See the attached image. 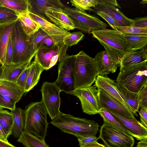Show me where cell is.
<instances>
[{"label": "cell", "instance_id": "1", "mask_svg": "<svg viewBox=\"0 0 147 147\" xmlns=\"http://www.w3.org/2000/svg\"><path fill=\"white\" fill-rule=\"evenodd\" d=\"M50 123L63 132L77 138L95 135L99 129L98 123L94 120L75 117L61 112Z\"/></svg>", "mask_w": 147, "mask_h": 147}, {"label": "cell", "instance_id": "2", "mask_svg": "<svg viewBox=\"0 0 147 147\" xmlns=\"http://www.w3.org/2000/svg\"><path fill=\"white\" fill-rule=\"evenodd\" d=\"M91 33L104 47L108 55L120 64L122 57L129 49L124 34L118 31L107 29Z\"/></svg>", "mask_w": 147, "mask_h": 147}, {"label": "cell", "instance_id": "3", "mask_svg": "<svg viewBox=\"0 0 147 147\" xmlns=\"http://www.w3.org/2000/svg\"><path fill=\"white\" fill-rule=\"evenodd\" d=\"M24 131L34 134L45 141L48 123L47 113L42 102H31L25 108Z\"/></svg>", "mask_w": 147, "mask_h": 147}, {"label": "cell", "instance_id": "4", "mask_svg": "<svg viewBox=\"0 0 147 147\" xmlns=\"http://www.w3.org/2000/svg\"><path fill=\"white\" fill-rule=\"evenodd\" d=\"M75 55L74 76L75 89L91 86L99 75L94 58L83 51Z\"/></svg>", "mask_w": 147, "mask_h": 147}, {"label": "cell", "instance_id": "5", "mask_svg": "<svg viewBox=\"0 0 147 147\" xmlns=\"http://www.w3.org/2000/svg\"><path fill=\"white\" fill-rule=\"evenodd\" d=\"M147 61L120 70L116 83L129 91L138 93L147 84Z\"/></svg>", "mask_w": 147, "mask_h": 147}, {"label": "cell", "instance_id": "6", "mask_svg": "<svg viewBox=\"0 0 147 147\" xmlns=\"http://www.w3.org/2000/svg\"><path fill=\"white\" fill-rule=\"evenodd\" d=\"M13 34V65L30 64L37 51L34 49L29 36L23 30L18 20L15 22Z\"/></svg>", "mask_w": 147, "mask_h": 147}, {"label": "cell", "instance_id": "7", "mask_svg": "<svg viewBox=\"0 0 147 147\" xmlns=\"http://www.w3.org/2000/svg\"><path fill=\"white\" fill-rule=\"evenodd\" d=\"M64 11L73 23L75 28L87 33L106 29L107 24L94 15L65 6Z\"/></svg>", "mask_w": 147, "mask_h": 147}, {"label": "cell", "instance_id": "8", "mask_svg": "<svg viewBox=\"0 0 147 147\" xmlns=\"http://www.w3.org/2000/svg\"><path fill=\"white\" fill-rule=\"evenodd\" d=\"M99 138L107 147H133L134 139L131 135L104 121Z\"/></svg>", "mask_w": 147, "mask_h": 147}, {"label": "cell", "instance_id": "9", "mask_svg": "<svg viewBox=\"0 0 147 147\" xmlns=\"http://www.w3.org/2000/svg\"><path fill=\"white\" fill-rule=\"evenodd\" d=\"M75 55L66 54L59 62L57 79L54 82L61 91L71 94L75 89L74 70Z\"/></svg>", "mask_w": 147, "mask_h": 147}, {"label": "cell", "instance_id": "10", "mask_svg": "<svg viewBox=\"0 0 147 147\" xmlns=\"http://www.w3.org/2000/svg\"><path fill=\"white\" fill-rule=\"evenodd\" d=\"M68 48L63 41L50 47L39 49L34 55V60L44 70H47L54 66L57 61H61L66 55Z\"/></svg>", "mask_w": 147, "mask_h": 147}, {"label": "cell", "instance_id": "11", "mask_svg": "<svg viewBox=\"0 0 147 147\" xmlns=\"http://www.w3.org/2000/svg\"><path fill=\"white\" fill-rule=\"evenodd\" d=\"M40 91L41 101L52 120L57 117L61 112L59 110L61 104L60 93L61 92L54 82L46 81L43 83Z\"/></svg>", "mask_w": 147, "mask_h": 147}, {"label": "cell", "instance_id": "12", "mask_svg": "<svg viewBox=\"0 0 147 147\" xmlns=\"http://www.w3.org/2000/svg\"><path fill=\"white\" fill-rule=\"evenodd\" d=\"M94 85L75 89L71 94L80 100L83 112L89 115L98 113L100 110L98 99V90Z\"/></svg>", "mask_w": 147, "mask_h": 147}, {"label": "cell", "instance_id": "13", "mask_svg": "<svg viewBox=\"0 0 147 147\" xmlns=\"http://www.w3.org/2000/svg\"><path fill=\"white\" fill-rule=\"evenodd\" d=\"M98 4L93 9L94 12L102 11L109 14L118 23L119 26H127L134 24V19L126 17L119 9L121 8L116 0H98Z\"/></svg>", "mask_w": 147, "mask_h": 147}, {"label": "cell", "instance_id": "14", "mask_svg": "<svg viewBox=\"0 0 147 147\" xmlns=\"http://www.w3.org/2000/svg\"><path fill=\"white\" fill-rule=\"evenodd\" d=\"M94 85L97 88L101 89L117 102L131 112L129 106L125 101L117 84L114 80L106 76L98 75L95 80Z\"/></svg>", "mask_w": 147, "mask_h": 147}, {"label": "cell", "instance_id": "15", "mask_svg": "<svg viewBox=\"0 0 147 147\" xmlns=\"http://www.w3.org/2000/svg\"><path fill=\"white\" fill-rule=\"evenodd\" d=\"M121 124L138 140L147 138V128L135 117H127L119 114L108 109H106Z\"/></svg>", "mask_w": 147, "mask_h": 147}, {"label": "cell", "instance_id": "16", "mask_svg": "<svg viewBox=\"0 0 147 147\" xmlns=\"http://www.w3.org/2000/svg\"><path fill=\"white\" fill-rule=\"evenodd\" d=\"M28 14L33 20L39 24L40 28L51 38L54 45H58L62 42L64 37L71 33L36 15L29 12Z\"/></svg>", "mask_w": 147, "mask_h": 147}, {"label": "cell", "instance_id": "17", "mask_svg": "<svg viewBox=\"0 0 147 147\" xmlns=\"http://www.w3.org/2000/svg\"><path fill=\"white\" fill-rule=\"evenodd\" d=\"M28 12L47 20L45 11L48 9H64L65 6L60 0H28Z\"/></svg>", "mask_w": 147, "mask_h": 147}, {"label": "cell", "instance_id": "18", "mask_svg": "<svg viewBox=\"0 0 147 147\" xmlns=\"http://www.w3.org/2000/svg\"><path fill=\"white\" fill-rule=\"evenodd\" d=\"M97 90L98 99L100 109L103 108L108 109L123 116L135 117L131 112L117 102L101 89L97 88Z\"/></svg>", "mask_w": 147, "mask_h": 147}, {"label": "cell", "instance_id": "19", "mask_svg": "<svg viewBox=\"0 0 147 147\" xmlns=\"http://www.w3.org/2000/svg\"><path fill=\"white\" fill-rule=\"evenodd\" d=\"M99 72L102 76L106 75L110 73H115L120 64L109 56L105 50L97 53L94 58Z\"/></svg>", "mask_w": 147, "mask_h": 147}, {"label": "cell", "instance_id": "20", "mask_svg": "<svg viewBox=\"0 0 147 147\" xmlns=\"http://www.w3.org/2000/svg\"><path fill=\"white\" fill-rule=\"evenodd\" d=\"M147 61L146 47L140 49H128L122 58L120 66V70Z\"/></svg>", "mask_w": 147, "mask_h": 147}, {"label": "cell", "instance_id": "21", "mask_svg": "<svg viewBox=\"0 0 147 147\" xmlns=\"http://www.w3.org/2000/svg\"><path fill=\"white\" fill-rule=\"evenodd\" d=\"M45 13L48 20L60 28L67 31L75 28L72 21L63 9H48L45 11Z\"/></svg>", "mask_w": 147, "mask_h": 147}, {"label": "cell", "instance_id": "22", "mask_svg": "<svg viewBox=\"0 0 147 147\" xmlns=\"http://www.w3.org/2000/svg\"><path fill=\"white\" fill-rule=\"evenodd\" d=\"M16 21L0 24V64L1 65H5L7 47Z\"/></svg>", "mask_w": 147, "mask_h": 147}, {"label": "cell", "instance_id": "23", "mask_svg": "<svg viewBox=\"0 0 147 147\" xmlns=\"http://www.w3.org/2000/svg\"><path fill=\"white\" fill-rule=\"evenodd\" d=\"M30 64L1 65L0 66V78L16 83L19 76Z\"/></svg>", "mask_w": 147, "mask_h": 147}, {"label": "cell", "instance_id": "24", "mask_svg": "<svg viewBox=\"0 0 147 147\" xmlns=\"http://www.w3.org/2000/svg\"><path fill=\"white\" fill-rule=\"evenodd\" d=\"M24 93V90L16 83L0 78V94L10 96L17 103Z\"/></svg>", "mask_w": 147, "mask_h": 147}, {"label": "cell", "instance_id": "25", "mask_svg": "<svg viewBox=\"0 0 147 147\" xmlns=\"http://www.w3.org/2000/svg\"><path fill=\"white\" fill-rule=\"evenodd\" d=\"M30 68L24 88L25 93L32 90L38 83L41 73L44 70L36 61L30 64Z\"/></svg>", "mask_w": 147, "mask_h": 147}, {"label": "cell", "instance_id": "26", "mask_svg": "<svg viewBox=\"0 0 147 147\" xmlns=\"http://www.w3.org/2000/svg\"><path fill=\"white\" fill-rule=\"evenodd\" d=\"M13 119L12 135L15 138H19L24 129L25 110L17 108L11 111Z\"/></svg>", "mask_w": 147, "mask_h": 147}, {"label": "cell", "instance_id": "27", "mask_svg": "<svg viewBox=\"0 0 147 147\" xmlns=\"http://www.w3.org/2000/svg\"><path fill=\"white\" fill-rule=\"evenodd\" d=\"M17 14L22 28L25 34L30 36L37 32L40 28L39 24L33 20L29 16L28 12Z\"/></svg>", "mask_w": 147, "mask_h": 147}, {"label": "cell", "instance_id": "28", "mask_svg": "<svg viewBox=\"0 0 147 147\" xmlns=\"http://www.w3.org/2000/svg\"><path fill=\"white\" fill-rule=\"evenodd\" d=\"M120 91L124 98L125 101L129 106L134 115L138 116L137 113L139 109V92H132L120 84L117 83Z\"/></svg>", "mask_w": 147, "mask_h": 147}, {"label": "cell", "instance_id": "29", "mask_svg": "<svg viewBox=\"0 0 147 147\" xmlns=\"http://www.w3.org/2000/svg\"><path fill=\"white\" fill-rule=\"evenodd\" d=\"M17 141L22 143L25 147H50L45 141L32 133L25 131L22 133Z\"/></svg>", "mask_w": 147, "mask_h": 147}, {"label": "cell", "instance_id": "30", "mask_svg": "<svg viewBox=\"0 0 147 147\" xmlns=\"http://www.w3.org/2000/svg\"><path fill=\"white\" fill-rule=\"evenodd\" d=\"M1 5L15 11L18 14L28 12V0H0Z\"/></svg>", "mask_w": 147, "mask_h": 147}, {"label": "cell", "instance_id": "31", "mask_svg": "<svg viewBox=\"0 0 147 147\" xmlns=\"http://www.w3.org/2000/svg\"><path fill=\"white\" fill-rule=\"evenodd\" d=\"M129 49H137L147 46V35L124 34Z\"/></svg>", "mask_w": 147, "mask_h": 147}, {"label": "cell", "instance_id": "32", "mask_svg": "<svg viewBox=\"0 0 147 147\" xmlns=\"http://www.w3.org/2000/svg\"><path fill=\"white\" fill-rule=\"evenodd\" d=\"M0 125L8 138L12 135L13 128V119L11 112L0 110Z\"/></svg>", "mask_w": 147, "mask_h": 147}, {"label": "cell", "instance_id": "33", "mask_svg": "<svg viewBox=\"0 0 147 147\" xmlns=\"http://www.w3.org/2000/svg\"><path fill=\"white\" fill-rule=\"evenodd\" d=\"M98 114L102 118L103 121L107 122L114 127L131 135V134L105 109H100Z\"/></svg>", "mask_w": 147, "mask_h": 147}, {"label": "cell", "instance_id": "34", "mask_svg": "<svg viewBox=\"0 0 147 147\" xmlns=\"http://www.w3.org/2000/svg\"><path fill=\"white\" fill-rule=\"evenodd\" d=\"M18 20L17 13L3 5H0V24L16 21Z\"/></svg>", "mask_w": 147, "mask_h": 147}, {"label": "cell", "instance_id": "35", "mask_svg": "<svg viewBox=\"0 0 147 147\" xmlns=\"http://www.w3.org/2000/svg\"><path fill=\"white\" fill-rule=\"evenodd\" d=\"M70 1L76 9L82 11H93L91 7L94 8L98 3V0H70Z\"/></svg>", "mask_w": 147, "mask_h": 147}, {"label": "cell", "instance_id": "36", "mask_svg": "<svg viewBox=\"0 0 147 147\" xmlns=\"http://www.w3.org/2000/svg\"><path fill=\"white\" fill-rule=\"evenodd\" d=\"M118 31L124 34L147 35V27H141L133 25L127 26H117Z\"/></svg>", "mask_w": 147, "mask_h": 147}, {"label": "cell", "instance_id": "37", "mask_svg": "<svg viewBox=\"0 0 147 147\" xmlns=\"http://www.w3.org/2000/svg\"><path fill=\"white\" fill-rule=\"evenodd\" d=\"M84 36V34L80 31L74 32L65 37L63 42L68 47H70L77 44Z\"/></svg>", "mask_w": 147, "mask_h": 147}, {"label": "cell", "instance_id": "38", "mask_svg": "<svg viewBox=\"0 0 147 147\" xmlns=\"http://www.w3.org/2000/svg\"><path fill=\"white\" fill-rule=\"evenodd\" d=\"M13 52L14 40L13 30L10 35L6 48L5 65H13L12 61Z\"/></svg>", "mask_w": 147, "mask_h": 147}, {"label": "cell", "instance_id": "39", "mask_svg": "<svg viewBox=\"0 0 147 147\" xmlns=\"http://www.w3.org/2000/svg\"><path fill=\"white\" fill-rule=\"evenodd\" d=\"M48 36L49 35L40 28L34 34L28 36L30 42L33 45L34 49L36 51L38 44L44 38Z\"/></svg>", "mask_w": 147, "mask_h": 147}, {"label": "cell", "instance_id": "40", "mask_svg": "<svg viewBox=\"0 0 147 147\" xmlns=\"http://www.w3.org/2000/svg\"><path fill=\"white\" fill-rule=\"evenodd\" d=\"M16 102L10 96L0 94V107L10 109H15Z\"/></svg>", "mask_w": 147, "mask_h": 147}, {"label": "cell", "instance_id": "41", "mask_svg": "<svg viewBox=\"0 0 147 147\" xmlns=\"http://www.w3.org/2000/svg\"><path fill=\"white\" fill-rule=\"evenodd\" d=\"M139 108L147 109V84L139 92Z\"/></svg>", "mask_w": 147, "mask_h": 147}, {"label": "cell", "instance_id": "42", "mask_svg": "<svg viewBox=\"0 0 147 147\" xmlns=\"http://www.w3.org/2000/svg\"><path fill=\"white\" fill-rule=\"evenodd\" d=\"M105 20L114 30L118 31L117 26H119L118 23L111 16L102 11H98L95 12Z\"/></svg>", "mask_w": 147, "mask_h": 147}, {"label": "cell", "instance_id": "43", "mask_svg": "<svg viewBox=\"0 0 147 147\" xmlns=\"http://www.w3.org/2000/svg\"><path fill=\"white\" fill-rule=\"evenodd\" d=\"M30 68V64L20 75L16 82L18 86L24 90Z\"/></svg>", "mask_w": 147, "mask_h": 147}, {"label": "cell", "instance_id": "44", "mask_svg": "<svg viewBox=\"0 0 147 147\" xmlns=\"http://www.w3.org/2000/svg\"><path fill=\"white\" fill-rule=\"evenodd\" d=\"M77 138L80 147L90 143L97 142L99 139L95 135L82 137Z\"/></svg>", "mask_w": 147, "mask_h": 147}, {"label": "cell", "instance_id": "45", "mask_svg": "<svg viewBox=\"0 0 147 147\" xmlns=\"http://www.w3.org/2000/svg\"><path fill=\"white\" fill-rule=\"evenodd\" d=\"M54 45L53 40L51 37L48 36L44 38L38 44L36 51L42 48L50 47Z\"/></svg>", "mask_w": 147, "mask_h": 147}, {"label": "cell", "instance_id": "46", "mask_svg": "<svg viewBox=\"0 0 147 147\" xmlns=\"http://www.w3.org/2000/svg\"><path fill=\"white\" fill-rule=\"evenodd\" d=\"M138 112L140 116V123L147 128V109H140Z\"/></svg>", "mask_w": 147, "mask_h": 147}, {"label": "cell", "instance_id": "47", "mask_svg": "<svg viewBox=\"0 0 147 147\" xmlns=\"http://www.w3.org/2000/svg\"><path fill=\"white\" fill-rule=\"evenodd\" d=\"M133 25L138 27H147V17L136 18L134 19Z\"/></svg>", "mask_w": 147, "mask_h": 147}, {"label": "cell", "instance_id": "48", "mask_svg": "<svg viewBox=\"0 0 147 147\" xmlns=\"http://www.w3.org/2000/svg\"><path fill=\"white\" fill-rule=\"evenodd\" d=\"M80 147H106V146L97 142L87 144Z\"/></svg>", "mask_w": 147, "mask_h": 147}, {"label": "cell", "instance_id": "49", "mask_svg": "<svg viewBox=\"0 0 147 147\" xmlns=\"http://www.w3.org/2000/svg\"><path fill=\"white\" fill-rule=\"evenodd\" d=\"M0 147H16L10 143L8 141H5L0 139Z\"/></svg>", "mask_w": 147, "mask_h": 147}, {"label": "cell", "instance_id": "50", "mask_svg": "<svg viewBox=\"0 0 147 147\" xmlns=\"http://www.w3.org/2000/svg\"><path fill=\"white\" fill-rule=\"evenodd\" d=\"M137 147H147V138L140 140L138 143Z\"/></svg>", "mask_w": 147, "mask_h": 147}, {"label": "cell", "instance_id": "51", "mask_svg": "<svg viewBox=\"0 0 147 147\" xmlns=\"http://www.w3.org/2000/svg\"><path fill=\"white\" fill-rule=\"evenodd\" d=\"M0 133L3 138V140L5 141H8L7 140V138L4 132L2 127L0 125Z\"/></svg>", "mask_w": 147, "mask_h": 147}, {"label": "cell", "instance_id": "52", "mask_svg": "<svg viewBox=\"0 0 147 147\" xmlns=\"http://www.w3.org/2000/svg\"><path fill=\"white\" fill-rule=\"evenodd\" d=\"M147 3V0H144L142 1H141L140 3L142 4H144L146 3Z\"/></svg>", "mask_w": 147, "mask_h": 147}, {"label": "cell", "instance_id": "53", "mask_svg": "<svg viewBox=\"0 0 147 147\" xmlns=\"http://www.w3.org/2000/svg\"><path fill=\"white\" fill-rule=\"evenodd\" d=\"M0 139L2 140H3V138H2V136H1L0 133Z\"/></svg>", "mask_w": 147, "mask_h": 147}, {"label": "cell", "instance_id": "54", "mask_svg": "<svg viewBox=\"0 0 147 147\" xmlns=\"http://www.w3.org/2000/svg\"><path fill=\"white\" fill-rule=\"evenodd\" d=\"M2 109H3V108L0 107V110H2Z\"/></svg>", "mask_w": 147, "mask_h": 147}, {"label": "cell", "instance_id": "55", "mask_svg": "<svg viewBox=\"0 0 147 147\" xmlns=\"http://www.w3.org/2000/svg\"><path fill=\"white\" fill-rule=\"evenodd\" d=\"M2 5L1 3H0V5Z\"/></svg>", "mask_w": 147, "mask_h": 147}, {"label": "cell", "instance_id": "56", "mask_svg": "<svg viewBox=\"0 0 147 147\" xmlns=\"http://www.w3.org/2000/svg\"><path fill=\"white\" fill-rule=\"evenodd\" d=\"M26 147H30V146H26Z\"/></svg>", "mask_w": 147, "mask_h": 147}, {"label": "cell", "instance_id": "57", "mask_svg": "<svg viewBox=\"0 0 147 147\" xmlns=\"http://www.w3.org/2000/svg\"></svg>", "mask_w": 147, "mask_h": 147}]
</instances>
